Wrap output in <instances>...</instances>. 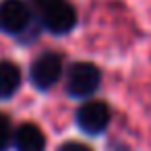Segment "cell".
<instances>
[{
	"instance_id": "6da1fadb",
	"label": "cell",
	"mask_w": 151,
	"mask_h": 151,
	"mask_svg": "<svg viewBox=\"0 0 151 151\" xmlns=\"http://www.w3.org/2000/svg\"><path fill=\"white\" fill-rule=\"evenodd\" d=\"M101 83V73L91 62H75L66 75V91L70 97L83 99L97 91Z\"/></svg>"
},
{
	"instance_id": "3957f363",
	"label": "cell",
	"mask_w": 151,
	"mask_h": 151,
	"mask_svg": "<svg viewBox=\"0 0 151 151\" xmlns=\"http://www.w3.org/2000/svg\"><path fill=\"white\" fill-rule=\"evenodd\" d=\"M60 75H62V58L54 52H46V54L37 56L29 70L31 83L40 91H48L52 85H56Z\"/></svg>"
},
{
	"instance_id": "5b68a950",
	"label": "cell",
	"mask_w": 151,
	"mask_h": 151,
	"mask_svg": "<svg viewBox=\"0 0 151 151\" xmlns=\"http://www.w3.org/2000/svg\"><path fill=\"white\" fill-rule=\"evenodd\" d=\"M110 108L104 101H87L77 112V124L85 134H101L110 124Z\"/></svg>"
},
{
	"instance_id": "7a4b0ae2",
	"label": "cell",
	"mask_w": 151,
	"mask_h": 151,
	"mask_svg": "<svg viewBox=\"0 0 151 151\" xmlns=\"http://www.w3.org/2000/svg\"><path fill=\"white\" fill-rule=\"evenodd\" d=\"M31 23V9L25 0H2L0 2V31L9 35L23 33Z\"/></svg>"
},
{
	"instance_id": "277c9868",
	"label": "cell",
	"mask_w": 151,
	"mask_h": 151,
	"mask_svg": "<svg viewBox=\"0 0 151 151\" xmlns=\"http://www.w3.org/2000/svg\"><path fill=\"white\" fill-rule=\"evenodd\" d=\"M40 19H42V25L50 33L64 35V33L75 29V25H77V11H75V6L70 2L58 0V2H54L52 6H48L46 11L40 13Z\"/></svg>"
},
{
	"instance_id": "30bf717a",
	"label": "cell",
	"mask_w": 151,
	"mask_h": 151,
	"mask_svg": "<svg viewBox=\"0 0 151 151\" xmlns=\"http://www.w3.org/2000/svg\"><path fill=\"white\" fill-rule=\"evenodd\" d=\"M54 2H58V0H29V4H31L37 13L46 11V9H48V6H52Z\"/></svg>"
},
{
	"instance_id": "9c48e42d",
	"label": "cell",
	"mask_w": 151,
	"mask_h": 151,
	"mask_svg": "<svg viewBox=\"0 0 151 151\" xmlns=\"http://www.w3.org/2000/svg\"><path fill=\"white\" fill-rule=\"evenodd\" d=\"M58 151H93L89 145H85V143H79V141H68V143H64V145H60V149Z\"/></svg>"
},
{
	"instance_id": "52a82bcc",
	"label": "cell",
	"mask_w": 151,
	"mask_h": 151,
	"mask_svg": "<svg viewBox=\"0 0 151 151\" xmlns=\"http://www.w3.org/2000/svg\"><path fill=\"white\" fill-rule=\"evenodd\" d=\"M21 87V70L17 64L4 60L0 62V99L13 97Z\"/></svg>"
},
{
	"instance_id": "8992f818",
	"label": "cell",
	"mask_w": 151,
	"mask_h": 151,
	"mask_svg": "<svg viewBox=\"0 0 151 151\" xmlns=\"http://www.w3.org/2000/svg\"><path fill=\"white\" fill-rule=\"evenodd\" d=\"M13 145L17 151H44L46 149V137L40 126L25 122L17 130H13Z\"/></svg>"
},
{
	"instance_id": "ba28073f",
	"label": "cell",
	"mask_w": 151,
	"mask_h": 151,
	"mask_svg": "<svg viewBox=\"0 0 151 151\" xmlns=\"http://www.w3.org/2000/svg\"><path fill=\"white\" fill-rule=\"evenodd\" d=\"M13 143V126L9 116L0 114V151H6Z\"/></svg>"
}]
</instances>
